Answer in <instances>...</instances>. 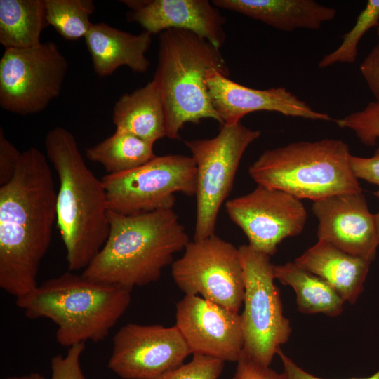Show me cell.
<instances>
[{
    "instance_id": "1",
    "label": "cell",
    "mask_w": 379,
    "mask_h": 379,
    "mask_svg": "<svg viewBox=\"0 0 379 379\" xmlns=\"http://www.w3.org/2000/svg\"><path fill=\"white\" fill-rule=\"evenodd\" d=\"M56 200L46 156L36 147L22 152L13 178L0 187V288L16 300L39 286Z\"/></svg>"
},
{
    "instance_id": "2",
    "label": "cell",
    "mask_w": 379,
    "mask_h": 379,
    "mask_svg": "<svg viewBox=\"0 0 379 379\" xmlns=\"http://www.w3.org/2000/svg\"><path fill=\"white\" fill-rule=\"evenodd\" d=\"M108 217L107 239L81 273L91 281L130 291L147 285L190 241L173 208L129 215L109 211Z\"/></svg>"
},
{
    "instance_id": "3",
    "label": "cell",
    "mask_w": 379,
    "mask_h": 379,
    "mask_svg": "<svg viewBox=\"0 0 379 379\" xmlns=\"http://www.w3.org/2000/svg\"><path fill=\"white\" fill-rule=\"evenodd\" d=\"M47 157L59 180L56 223L70 272L84 270L105 244L109 232L107 194L86 166L77 140L56 126L45 138Z\"/></svg>"
},
{
    "instance_id": "4",
    "label": "cell",
    "mask_w": 379,
    "mask_h": 379,
    "mask_svg": "<svg viewBox=\"0 0 379 379\" xmlns=\"http://www.w3.org/2000/svg\"><path fill=\"white\" fill-rule=\"evenodd\" d=\"M131 293L67 272L44 281L15 303L29 319L55 323L58 343L69 348L105 340L128 309Z\"/></svg>"
},
{
    "instance_id": "5",
    "label": "cell",
    "mask_w": 379,
    "mask_h": 379,
    "mask_svg": "<svg viewBox=\"0 0 379 379\" xmlns=\"http://www.w3.org/2000/svg\"><path fill=\"white\" fill-rule=\"evenodd\" d=\"M215 72L230 75L220 48L209 41L180 29L159 34L153 79L164 104L167 138L180 139L185 124H198L202 119H213L222 124L206 86L207 78Z\"/></svg>"
},
{
    "instance_id": "6",
    "label": "cell",
    "mask_w": 379,
    "mask_h": 379,
    "mask_svg": "<svg viewBox=\"0 0 379 379\" xmlns=\"http://www.w3.org/2000/svg\"><path fill=\"white\" fill-rule=\"evenodd\" d=\"M347 143L340 139L301 141L265 150L248 168L260 185L314 201L361 192L351 166Z\"/></svg>"
},
{
    "instance_id": "7",
    "label": "cell",
    "mask_w": 379,
    "mask_h": 379,
    "mask_svg": "<svg viewBox=\"0 0 379 379\" xmlns=\"http://www.w3.org/2000/svg\"><path fill=\"white\" fill-rule=\"evenodd\" d=\"M238 250L244 280L242 352L257 363L270 366L281 345L289 339L290 321L283 314L270 256L248 244L240 246Z\"/></svg>"
},
{
    "instance_id": "8",
    "label": "cell",
    "mask_w": 379,
    "mask_h": 379,
    "mask_svg": "<svg viewBox=\"0 0 379 379\" xmlns=\"http://www.w3.org/2000/svg\"><path fill=\"white\" fill-rule=\"evenodd\" d=\"M260 136L241 122L221 125L212 138L185 141L197 166L194 241L215 234L220 208L232 190L242 156Z\"/></svg>"
},
{
    "instance_id": "9",
    "label": "cell",
    "mask_w": 379,
    "mask_h": 379,
    "mask_svg": "<svg viewBox=\"0 0 379 379\" xmlns=\"http://www.w3.org/2000/svg\"><path fill=\"white\" fill-rule=\"evenodd\" d=\"M108 209L121 215H136L173 208L175 194L194 196L197 166L192 157L156 156L134 169L102 178Z\"/></svg>"
},
{
    "instance_id": "10",
    "label": "cell",
    "mask_w": 379,
    "mask_h": 379,
    "mask_svg": "<svg viewBox=\"0 0 379 379\" xmlns=\"http://www.w3.org/2000/svg\"><path fill=\"white\" fill-rule=\"evenodd\" d=\"M68 62L53 41L5 49L0 60V106L27 115L43 111L60 93Z\"/></svg>"
},
{
    "instance_id": "11",
    "label": "cell",
    "mask_w": 379,
    "mask_h": 379,
    "mask_svg": "<svg viewBox=\"0 0 379 379\" xmlns=\"http://www.w3.org/2000/svg\"><path fill=\"white\" fill-rule=\"evenodd\" d=\"M171 276L185 295H200L235 312L243 303L244 280L238 248L215 234L190 241L182 256L171 264Z\"/></svg>"
},
{
    "instance_id": "12",
    "label": "cell",
    "mask_w": 379,
    "mask_h": 379,
    "mask_svg": "<svg viewBox=\"0 0 379 379\" xmlns=\"http://www.w3.org/2000/svg\"><path fill=\"white\" fill-rule=\"evenodd\" d=\"M225 208L232 221L247 237L248 245L270 256L284 239L300 234L307 218L301 199L260 185L227 201Z\"/></svg>"
},
{
    "instance_id": "13",
    "label": "cell",
    "mask_w": 379,
    "mask_h": 379,
    "mask_svg": "<svg viewBox=\"0 0 379 379\" xmlns=\"http://www.w3.org/2000/svg\"><path fill=\"white\" fill-rule=\"evenodd\" d=\"M107 366L123 379H157L192 354L175 326L128 324L113 337Z\"/></svg>"
},
{
    "instance_id": "14",
    "label": "cell",
    "mask_w": 379,
    "mask_h": 379,
    "mask_svg": "<svg viewBox=\"0 0 379 379\" xmlns=\"http://www.w3.org/2000/svg\"><path fill=\"white\" fill-rule=\"evenodd\" d=\"M175 326L192 354L238 361L244 349L241 314L198 295L176 305Z\"/></svg>"
},
{
    "instance_id": "15",
    "label": "cell",
    "mask_w": 379,
    "mask_h": 379,
    "mask_svg": "<svg viewBox=\"0 0 379 379\" xmlns=\"http://www.w3.org/2000/svg\"><path fill=\"white\" fill-rule=\"evenodd\" d=\"M318 240L372 262L379 246L375 217L361 192L343 193L314 201Z\"/></svg>"
},
{
    "instance_id": "16",
    "label": "cell",
    "mask_w": 379,
    "mask_h": 379,
    "mask_svg": "<svg viewBox=\"0 0 379 379\" xmlns=\"http://www.w3.org/2000/svg\"><path fill=\"white\" fill-rule=\"evenodd\" d=\"M206 86L221 125L241 122L244 116L258 111L277 112L285 116L312 120L333 121L328 114L315 111L285 87L255 89L239 84L218 72L209 75Z\"/></svg>"
},
{
    "instance_id": "17",
    "label": "cell",
    "mask_w": 379,
    "mask_h": 379,
    "mask_svg": "<svg viewBox=\"0 0 379 379\" xmlns=\"http://www.w3.org/2000/svg\"><path fill=\"white\" fill-rule=\"evenodd\" d=\"M128 20L151 34L169 29L188 30L220 48L225 41V18L208 0H126Z\"/></svg>"
},
{
    "instance_id": "18",
    "label": "cell",
    "mask_w": 379,
    "mask_h": 379,
    "mask_svg": "<svg viewBox=\"0 0 379 379\" xmlns=\"http://www.w3.org/2000/svg\"><path fill=\"white\" fill-rule=\"evenodd\" d=\"M84 39L94 71L100 77L110 76L121 66L143 73L150 65L145 53L152 34L146 31L132 34L100 22L93 24Z\"/></svg>"
},
{
    "instance_id": "19",
    "label": "cell",
    "mask_w": 379,
    "mask_h": 379,
    "mask_svg": "<svg viewBox=\"0 0 379 379\" xmlns=\"http://www.w3.org/2000/svg\"><path fill=\"white\" fill-rule=\"evenodd\" d=\"M211 3L282 32L317 30L337 15L335 8L314 0H213Z\"/></svg>"
},
{
    "instance_id": "20",
    "label": "cell",
    "mask_w": 379,
    "mask_h": 379,
    "mask_svg": "<svg viewBox=\"0 0 379 379\" xmlns=\"http://www.w3.org/2000/svg\"><path fill=\"white\" fill-rule=\"evenodd\" d=\"M294 262L323 279L350 304H354L363 291L371 263L321 240Z\"/></svg>"
},
{
    "instance_id": "21",
    "label": "cell",
    "mask_w": 379,
    "mask_h": 379,
    "mask_svg": "<svg viewBox=\"0 0 379 379\" xmlns=\"http://www.w3.org/2000/svg\"><path fill=\"white\" fill-rule=\"evenodd\" d=\"M112 121L117 129L154 144L166 136L164 107L155 81L121 95L114 106Z\"/></svg>"
},
{
    "instance_id": "22",
    "label": "cell",
    "mask_w": 379,
    "mask_h": 379,
    "mask_svg": "<svg viewBox=\"0 0 379 379\" xmlns=\"http://www.w3.org/2000/svg\"><path fill=\"white\" fill-rule=\"evenodd\" d=\"M275 279L293 288L298 310L305 314L321 313L337 317L345 302L323 279L298 265L295 262L273 266Z\"/></svg>"
},
{
    "instance_id": "23",
    "label": "cell",
    "mask_w": 379,
    "mask_h": 379,
    "mask_svg": "<svg viewBox=\"0 0 379 379\" xmlns=\"http://www.w3.org/2000/svg\"><path fill=\"white\" fill-rule=\"evenodd\" d=\"M46 25L44 0H0V44L5 49L39 46Z\"/></svg>"
},
{
    "instance_id": "24",
    "label": "cell",
    "mask_w": 379,
    "mask_h": 379,
    "mask_svg": "<svg viewBox=\"0 0 379 379\" xmlns=\"http://www.w3.org/2000/svg\"><path fill=\"white\" fill-rule=\"evenodd\" d=\"M154 143L117 129L102 142L87 148L86 157L101 164L107 174H117L138 168L156 157Z\"/></svg>"
},
{
    "instance_id": "25",
    "label": "cell",
    "mask_w": 379,
    "mask_h": 379,
    "mask_svg": "<svg viewBox=\"0 0 379 379\" xmlns=\"http://www.w3.org/2000/svg\"><path fill=\"white\" fill-rule=\"evenodd\" d=\"M46 19L65 39L85 38L92 23L95 6L92 0H44Z\"/></svg>"
},
{
    "instance_id": "26",
    "label": "cell",
    "mask_w": 379,
    "mask_h": 379,
    "mask_svg": "<svg viewBox=\"0 0 379 379\" xmlns=\"http://www.w3.org/2000/svg\"><path fill=\"white\" fill-rule=\"evenodd\" d=\"M379 25V0H368L359 14L353 27L343 36L340 45L325 55L318 67L326 68L335 63H354L357 55L358 44L363 36L371 28Z\"/></svg>"
},
{
    "instance_id": "27",
    "label": "cell",
    "mask_w": 379,
    "mask_h": 379,
    "mask_svg": "<svg viewBox=\"0 0 379 379\" xmlns=\"http://www.w3.org/2000/svg\"><path fill=\"white\" fill-rule=\"evenodd\" d=\"M225 361L207 355L194 354L192 360L157 379H218Z\"/></svg>"
},
{
    "instance_id": "28",
    "label": "cell",
    "mask_w": 379,
    "mask_h": 379,
    "mask_svg": "<svg viewBox=\"0 0 379 379\" xmlns=\"http://www.w3.org/2000/svg\"><path fill=\"white\" fill-rule=\"evenodd\" d=\"M351 128L363 145H375L379 139V105L371 102L363 109L356 112Z\"/></svg>"
},
{
    "instance_id": "29",
    "label": "cell",
    "mask_w": 379,
    "mask_h": 379,
    "mask_svg": "<svg viewBox=\"0 0 379 379\" xmlns=\"http://www.w3.org/2000/svg\"><path fill=\"white\" fill-rule=\"evenodd\" d=\"M84 349L85 343H81L69 347L65 356H53L51 359L50 379H86L80 365Z\"/></svg>"
},
{
    "instance_id": "30",
    "label": "cell",
    "mask_w": 379,
    "mask_h": 379,
    "mask_svg": "<svg viewBox=\"0 0 379 379\" xmlns=\"http://www.w3.org/2000/svg\"><path fill=\"white\" fill-rule=\"evenodd\" d=\"M22 152L6 138L0 128V185L8 183L13 177Z\"/></svg>"
},
{
    "instance_id": "31",
    "label": "cell",
    "mask_w": 379,
    "mask_h": 379,
    "mask_svg": "<svg viewBox=\"0 0 379 379\" xmlns=\"http://www.w3.org/2000/svg\"><path fill=\"white\" fill-rule=\"evenodd\" d=\"M232 379H282V375L270 366L257 363L242 352Z\"/></svg>"
},
{
    "instance_id": "32",
    "label": "cell",
    "mask_w": 379,
    "mask_h": 379,
    "mask_svg": "<svg viewBox=\"0 0 379 379\" xmlns=\"http://www.w3.org/2000/svg\"><path fill=\"white\" fill-rule=\"evenodd\" d=\"M350 166L357 178L379 186V147L371 157L351 155Z\"/></svg>"
},
{
    "instance_id": "33",
    "label": "cell",
    "mask_w": 379,
    "mask_h": 379,
    "mask_svg": "<svg viewBox=\"0 0 379 379\" xmlns=\"http://www.w3.org/2000/svg\"><path fill=\"white\" fill-rule=\"evenodd\" d=\"M359 70L375 102L379 105V41L364 59Z\"/></svg>"
},
{
    "instance_id": "34",
    "label": "cell",
    "mask_w": 379,
    "mask_h": 379,
    "mask_svg": "<svg viewBox=\"0 0 379 379\" xmlns=\"http://www.w3.org/2000/svg\"><path fill=\"white\" fill-rule=\"evenodd\" d=\"M277 354L279 356L283 364L282 379H327L317 377L305 371L286 355L281 348L278 350ZM347 379H379V371L367 378H352Z\"/></svg>"
},
{
    "instance_id": "35",
    "label": "cell",
    "mask_w": 379,
    "mask_h": 379,
    "mask_svg": "<svg viewBox=\"0 0 379 379\" xmlns=\"http://www.w3.org/2000/svg\"><path fill=\"white\" fill-rule=\"evenodd\" d=\"M4 379H46L43 375L38 373H32L27 375H13L8 376Z\"/></svg>"
},
{
    "instance_id": "36",
    "label": "cell",
    "mask_w": 379,
    "mask_h": 379,
    "mask_svg": "<svg viewBox=\"0 0 379 379\" xmlns=\"http://www.w3.org/2000/svg\"><path fill=\"white\" fill-rule=\"evenodd\" d=\"M374 217H375V222L378 239L379 242V211L376 214L374 215Z\"/></svg>"
},
{
    "instance_id": "37",
    "label": "cell",
    "mask_w": 379,
    "mask_h": 379,
    "mask_svg": "<svg viewBox=\"0 0 379 379\" xmlns=\"http://www.w3.org/2000/svg\"><path fill=\"white\" fill-rule=\"evenodd\" d=\"M374 194L379 199V189L374 192Z\"/></svg>"
},
{
    "instance_id": "38",
    "label": "cell",
    "mask_w": 379,
    "mask_h": 379,
    "mask_svg": "<svg viewBox=\"0 0 379 379\" xmlns=\"http://www.w3.org/2000/svg\"><path fill=\"white\" fill-rule=\"evenodd\" d=\"M377 33H378V36H379V25H378V27H377Z\"/></svg>"
}]
</instances>
